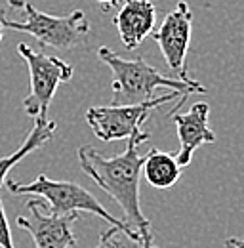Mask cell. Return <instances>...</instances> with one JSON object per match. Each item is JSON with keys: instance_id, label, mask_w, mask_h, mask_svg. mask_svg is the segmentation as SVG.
Here are the masks:
<instances>
[{"instance_id": "8", "label": "cell", "mask_w": 244, "mask_h": 248, "mask_svg": "<svg viewBox=\"0 0 244 248\" xmlns=\"http://www.w3.org/2000/svg\"><path fill=\"white\" fill-rule=\"evenodd\" d=\"M25 208L29 210V214L17 217V227L29 233L36 248L76 247L73 225L78 219V212L52 214L46 210V204L42 201H29Z\"/></svg>"}, {"instance_id": "10", "label": "cell", "mask_w": 244, "mask_h": 248, "mask_svg": "<svg viewBox=\"0 0 244 248\" xmlns=\"http://www.w3.org/2000/svg\"><path fill=\"white\" fill-rule=\"evenodd\" d=\"M156 8L151 0H124L113 23L126 50H136L154 31Z\"/></svg>"}, {"instance_id": "1", "label": "cell", "mask_w": 244, "mask_h": 248, "mask_svg": "<svg viewBox=\"0 0 244 248\" xmlns=\"http://www.w3.org/2000/svg\"><path fill=\"white\" fill-rule=\"evenodd\" d=\"M149 140V132L137 130L128 138V147L121 155L107 158L92 145H82L76 156L82 172L95 186L101 187L107 195L117 201L126 216V221L141 235L145 247H154L151 223L143 216L139 206V178L145 160V155L139 153V147Z\"/></svg>"}, {"instance_id": "18", "label": "cell", "mask_w": 244, "mask_h": 248, "mask_svg": "<svg viewBox=\"0 0 244 248\" xmlns=\"http://www.w3.org/2000/svg\"><path fill=\"white\" fill-rule=\"evenodd\" d=\"M2 34H4V23H2V14H0V40H2Z\"/></svg>"}, {"instance_id": "2", "label": "cell", "mask_w": 244, "mask_h": 248, "mask_svg": "<svg viewBox=\"0 0 244 248\" xmlns=\"http://www.w3.org/2000/svg\"><path fill=\"white\" fill-rule=\"evenodd\" d=\"M97 58L105 63L111 73H113V82H111V92H113V101L111 105H136L143 103L154 97V92L160 88H170L174 92L182 93L180 103H176L174 111L170 117L185 103V99L191 93H206L208 88L200 84L198 80H180L162 75L158 69L145 62L143 58L136 60H126L113 52L107 46L97 48Z\"/></svg>"}, {"instance_id": "5", "label": "cell", "mask_w": 244, "mask_h": 248, "mask_svg": "<svg viewBox=\"0 0 244 248\" xmlns=\"http://www.w3.org/2000/svg\"><path fill=\"white\" fill-rule=\"evenodd\" d=\"M19 56L29 67L30 92L23 99V109L30 119H48V109L61 82L73 78V67L56 56L34 52L27 44L17 46Z\"/></svg>"}, {"instance_id": "15", "label": "cell", "mask_w": 244, "mask_h": 248, "mask_svg": "<svg viewBox=\"0 0 244 248\" xmlns=\"http://www.w3.org/2000/svg\"><path fill=\"white\" fill-rule=\"evenodd\" d=\"M95 2H99V4H101V8H103V12H109V10H113V8H117V6L121 4L122 0H95Z\"/></svg>"}, {"instance_id": "4", "label": "cell", "mask_w": 244, "mask_h": 248, "mask_svg": "<svg viewBox=\"0 0 244 248\" xmlns=\"http://www.w3.org/2000/svg\"><path fill=\"white\" fill-rule=\"evenodd\" d=\"M6 187L14 195H36L48 202L46 210L52 214H73V212H90L95 216L103 217L109 225L128 227V221H122L115 217L88 189H84L73 182H56L48 176L40 174L30 184H19V182H6ZM132 227V225H130Z\"/></svg>"}, {"instance_id": "16", "label": "cell", "mask_w": 244, "mask_h": 248, "mask_svg": "<svg viewBox=\"0 0 244 248\" xmlns=\"http://www.w3.org/2000/svg\"><path fill=\"white\" fill-rule=\"evenodd\" d=\"M225 247L227 248H244V241L243 239H237V237H231L225 241Z\"/></svg>"}, {"instance_id": "11", "label": "cell", "mask_w": 244, "mask_h": 248, "mask_svg": "<svg viewBox=\"0 0 244 248\" xmlns=\"http://www.w3.org/2000/svg\"><path fill=\"white\" fill-rule=\"evenodd\" d=\"M56 128H58V124L54 123V121H50V119H36V121H34V126H32V130L29 132V136L25 138V141L21 143V147L15 149L12 155L0 158V187L6 184V178H8L10 170H12L19 160H23V158L29 155V153H32L34 149L46 145V143L54 138Z\"/></svg>"}, {"instance_id": "9", "label": "cell", "mask_w": 244, "mask_h": 248, "mask_svg": "<svg viewBox=\"0 0 244 248\" xmlns=\"http://www.w3.org/2000/svg\"><path fill=\"white\" fill-rule=\"evenodd\" d=\"M208 115H210V105L204 101L195 103L187 113L172 115V121L176 124L178 138H180V153L176 158L182 168L191 164L195 151L200 145L215 143V134L208 126Z\"/></svg>"}, {"instance_id": "14", "label": "cell", "mask_w": 244, "mask_h": 248, "mask_svg": "<svg viewBox=\"0 0 244 248\" xmlns=\"http://www.w3.org/2000/svg\"><path fill=\"white\" fill-rule=\"evenodd\" d=\"M0 248H15L14 247V239H12V231H10V223L4 212V204L0 199Z\"/></svg>"}, {"instance_id": "13", "label": "cell", "mask_w": 244, "mask_h": 248, "mask_svg": "<svg viewBox=\"0 0 244 248\" xmlns=\"http://www.w3.org/2000/svg\"><path fill=\"white\" fill-rule=\"evenodd\" d=\"M95 248H158V247H145L141 241V235L134 227H119L111 225L107 231L101 233Z\"/></svg>"}, {"instance_id": "6", "label": "cell", "mask_w": 244, "mask_h": 248, "mask_svg": "<svg viewBox=\"0 0 244 248\" xmlns=\"http://www.w3.org/2000/svg\"><path fill=\"white\" fill-rule=\"evenodd\" d=\"M176 97L182 99L180 92L164 93L152 97L149 101L136 103V105H103V107H90L86 111V123L101 141H119L128 140L132 134L141 130V124L147 121L152 109L174 101Z\"/></svg>"}, {"instance_id": "17", "label": "cell", "mask_w": 244, "mask_h": 248, "mask_svg": "<svg viewBox=\"0 0 244 248\" xmlns=\"http://www.w3.org/2000/svg\"><path fill=\"white\" fill-rule=\"evenodd\" d=\"M4 2H8V6H12V8H21L23 6V0H4Z\"/></svg>"}, {"instance_id": "3", "label": "cell", "mask_w": 244, "mask_h": 248, "mask_svg": "<svg viewBox=\"0 0 244 248\" xmlns=\"http://www.w3.org/2000/svg\"><path fill=\"white\" fill-rule=\"evenodd\" d=\"M21 12L25 16L23 21H12L2 16L4 29L27 32L40 42L42 48L71 50L80 46L90 32V21L80 10H73L67 16H50L36 10L29 2H23Z\"/></svg>"}, {"instance_id": "12", "label": "cell", "mask_w": 244, "mask_h": 248, "mask_svg": "<svg viewBox=\"0 0 244 248\" xmlns=\"http://www.w3.org/2000/svg\"><path fill=\"white\" fill-rule=\"evenodd\" d=\"M143 176L156 189H170L178 184L182 176V166L176 156L151 149L143 160Z\"/></svg>"}, {"instance_id": "7", "label": "cell", "mask_w": 244, "mask_h": 248, "mask_svg": "<svg viewBox=\"0 0 244 248\" xmlns=\"http://www.w3.org/2000/svg\"><path fill=\"white\" fill-rule=\"evenodd\" d=\"M191 31H193V12L185 0H180L176 8L168 12L160 27L152 31V38L158 44L170 73H174L180 80H189L185 58L191 44Z\"/></svg>"}]
</instances>
